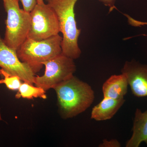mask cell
Instances as JSON below:
<instances>
[{"instance_id": "1", "label": "cell", "mask_w": 147, "mask_h": 147, "mask_svg": "<svg viewBox=\"0 0 147 147\" xmlns=\"http://www.w3.org/2000/svg\"><path fill=\"white\" fill-rule=\"evenodd\" d=\"M59 112L62 118H71L84 113L94 100L92 87L73 76L54 88Z\"/></svg>"}, {"instance_id": "7", "label": "cell", "mask_w": 147, "mask_h": 147, "mask_svg": "<svg viewBox=\"0 0 147 147\" xmlns=\"http://www.w3.org/2000/svg\"><path fill=\"white\" fill-rule=\"evenodd\" d=\"M0 67L12 75L18 76L24 82L34 84L35 74L27 64L20 61L16 51L6 45L1 35Z\"/></svg>"}, {"instance_id": "12", "label": "cell", "mask_w": 147, "mask_h": 147, "mask_svg": "<svg viewBox=\"0 0 147 147\" xmlns=\"http://www.w3.org/2000/svg\"><path fill=\"white\" fill-rule=\"evenodd\" d=\"M18 92L16 95V98L28 99H33L34 98H40L45 99L47 98L46 91L40 87H34L33 85L27 82L21 83Z\"/></svg>"}, {"instance_id": "3", "label": "cell", "mask_w": 147, "mask_h": 147, "mask_svg": "<svg viewBox=\"0 0 147 147\" xmlns=\"http://www.w3.org/2000/svg\"><path fill=\"white\" fill-rule=\"evenodd\" d=\"M62 39L59 34L40 40L27 38L16 53L20 61L27 64L35 74L42 68L43 63L62 53Z\"/></svg>"}, {"instance_id": "5", "label": "cell", "mask_w": 147, "mask_h": 147, "mask_svg": "<svg viewBox=\"0 0 147 147\" xmlns=\"http://www.w3.org/2000/svg\"><path fill=\"white\" fill-rule=\"evenodd\" d=\"M30 13L31 25L28 38L42 40L61 32L57 15L48 4H37Z\"/></svg>"}, {"instance_id": "10", "label": "cell", "mask_w": 147, "mask_h": 147, "mask_svg": "<svg viewBox=\"0 0 147 147\" xmlns=\"http://www.w3.org/2000/svg\"><path fill=\"white\" fill-rule=\"evenodd\" d=\"M125 102L124 98L119 99L103 97L92 110L91 118L96 121L107 120L115 116Z\"/></svg>"}, {"instance_id": "8", "label": "cell", "mask_w": 147, "mask_h": 147, "mask_svg": "<svg viewBox=\"0 0 147 147\" xmlns=\"http://www.w3.org/2000/svg\"><path fill=\"white\" fill-rule=\"evenodd\" d=\"M125 74L132 93L137 97H147V65L134 60L127 61L121 70Z\"/></svg>"}, {"instance_id": "2", "label": "cell", "mask_w": 147, "mask_h": 147, "mask_svg": "<svg viewBox=\"0 0 147 147\" xmlns=\"http://www.w3.org/2000/svg\"><path fill=\"white\" fill-rule=\"evenodd\" d=\"M55 10L63 34L62 54L73 59L80 57L82 52L78 45L81 30L77 28L74 6L78 0H46Z\"/></svg>"}, {"instance_id": "11", "label": "cell", "mask_w": 147, "mask_h": 147, "mask_svg": "<svg viewBox=\"0 0 147 147\" xmlns=\"http://www.w3.org/2000/svg\"><path fill=\"white\" fill-rule=\"evenodd\" d=\"M128 81L125 74L113 75L103 84L102 91L103 97L115 99L124 98L127 92Z\"/></svg>"}, {"instance_id": "18", "label": "cell", "mask_w": 147, "mask_h": 147, "mask_svg": "<svg viewBox=\"0 0 147 147\" xmlns=\"http://www.w3.org/2000/svg\"><path fill=\"white\" fill-rule=\"evenodd\" d=\"M36 1L37 3L39 4H42L44 3L43 0H36Z\"/></svg>"}, {"instance_id": "17", "label": "cell", "mask_w": 147, "mask_h": 147, "mask_svg": "<svg viewBox=\"0 0 147 147\" xmlns=\"http://www.w3.org/2000/svg\"><path fill=\"white\" fill-rule=\"evenodd\" d=\"M130 24H131L132 26H144V25H147V22H142L140 21H136L134 20L133 18H130Z\"/></svg>"}, {"instance_id": "16", "label": "cell", "mask_w": 147, "mask_h": 147, "mask_svg": "<svg viewBox=\"0 0 147 147\" xmlns=\"http://www.w3.org/2000/svg\"><path fill=\"white\" fill-rule=\"evenodd\" d=\"M103 3L105 5L109 7L110 10L112 11L115 7V3L116 0H98Z\"/></svg>"}, {"instance_id": "4", "label": "cell", "mask_w": 147, "mask_h": 147, "mask_svg": "<svg viewBox=\"0 0 147 147\" xmlns=\"http://www.w3.org/2000/svg\"><path fill=\"white\" fill-rule=\"evenodd\" d=\"M7 13L3 40L6 45L17 51L28 37L31 25L30 12L21 9L19 0H3Z\"/></svg>"}, {"instance_id": "15", "label": "cell", "mask_w": 147, "mask_h": 147, "mask_svg": "<svg viewBox=\"0 0 147 147\" xmlns=\"http://www.w3.org/2000/svg\"><path fill=\"white\" fill-rule=\"evenodd\" d=\"M121 144L116 139H112L108 141L106 139H104L102 144L99 145V147H119Z\"/></svg>"}, {"instance_id": "19", "label": "cell", "mask_w": 147, "mask_h": 147, "mask_svg": "<svg viewBox=\"0 0 147 147\" xmlns=\"http://www.w3.org/2000/svg\"><path fill=\"white\" fill-rule=\"evenodd\" d=\"M1 120V114H0V120Z\"/></svg>"}, {"instance_id": "9", "label": "cell", "mask_w": 147, "mask_h": 147, "mask_svg": "<svg viewBox=\"0 0 147 147\" xmlns=\"http://www.w3.org/2000/svg\"><path fill=\"white\" fill-rule=\"evenodd\" d=\"M132 134L126 142V147H139L144 142L147 146V110L142 112L139 108L134 114Z\"/></svg>"}, {"instance_id": "6", "label": "cell", "mask_w": 147, "mask_h": 147, "mask_svg": "<svg viewBox=\"0 0 147 147\" xmlns=\"http://www.w3.org/2000/svg\"><path fill=\"white\" fill-rule=\"evenodd\" d=\"M74 60L62 53L43 63L45 71L42 76L35 77L34 84L45 91L54 89L56 86L74 75L76 70Z\"/></svg>"}, {"instance_id": "14", "label": "cell", "mask_w": 147, "mask_h": 147, "mask_svg": "<svg viewBox=\"0 0 147 147\" xmlns=\"http://www.w3.org/2000/svg\"><path fill=\"white\" fill-rule=\"evenodd\" d=\"M23 5L24 9L28 12H30L37 4L36 0H19Z\"/></svg>"}, {"instance_id": "13", "label": "cell", "mask_w": 147, "mask_h": 147, "mask_svg": "<svg viewBox=\"0 0 147 147\" xmlns=\"http://www.w3.org/2000/svg\"><path fill=\"white\" fill-rule=\"evenodd\" d=\"M0 75L3 76V79H0V84H5L8 89L17 90L21 84V79L18 76L12 75L2 69H0Z\"/></svg>"}]
</instances>
